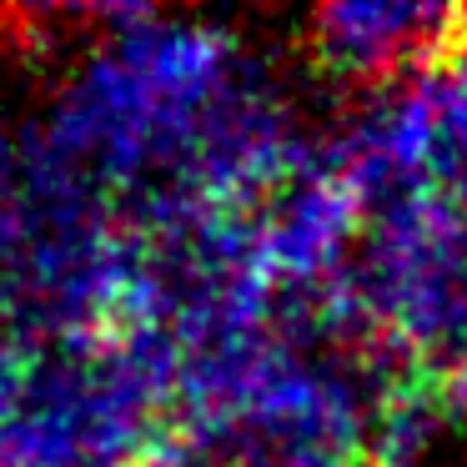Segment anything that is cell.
Masks as SVG:
<instances>
[{"mask_svg": "<svg viewBox=\"0 0 467 467\" xmlns=\"http://www.w3.org/2000/svg\"><path fill=\"white\" fill-rule=\"evenodd\" d=\"M306 56L337 81H392L422 76L447 51L462 46V11L452 5H407V0H367V5H327L302 31Z\"/></svg>", "mask_w": 467, "mask_h": 467, "instance_id": "6da1fadb", "label": "cell"}]
</instances>
